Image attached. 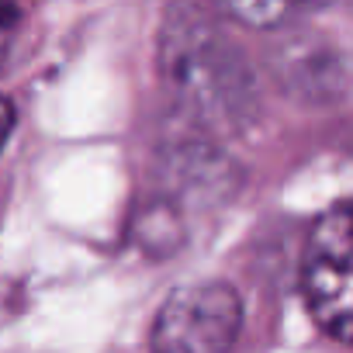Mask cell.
Masks as SVG:
<instances>
[{"instance_id":"8992f818","label":"cell","mask_w":353,"mask_h":353,"mask_svg":"<svg viewBox=\"0 0 353 353\" xmlns=\"http://www.w3.org/2000/svg\"><path fill=\"white\" fill-rule=\"evenodd\" d=\"M11 128H14V108H11V101H8V97H0V149H4V142H8Z\"/></svg>"},{"instance_id":"277c9868","label":"cell","mask_w":353,"mask_h":353,"mask_svg":"<svg viewBox=\"0 0 353 353\" xmlns=\"http://www.w3.org/2000/svg\"><path fill=\"white\" fill-rule=\"evenodd\" d=\"M277 80L294 97L329 101L343 87V66L329 42L319 39H288L277 49Z\"/></svg>"},{"instance_id":"5b68a950","label":"cell","mask_w":353,"mask_h":353,"mask_svg":"<svg viewBox=\"0 0 353 353\" xmlns=\"http://www.w3.org/2000/svg\"><path fill=\"white\" fill-rule=\"evenodd\" d=\"M332 0H219V8L250 25V28H281V25H291L319 8H329Z\"/></svg>"},{"instance_id":"52a82bcc","label":"cell","mask_w":353,"mask_h":353,"mask_svg":"<svg viewBox=\"0 0 353 353\" xmlns=\"http://www.w3.org/2000/svg\"><path fill=\"white\" fill-rule=\"evenodd\" d=\"M18 21V0H0V32Z\"/></svg>"},{"instance_id":"3957f363","label":"cell","mask_w":353,"mask_h":353,"mask_svg":"<svg viewBox=\"0 0 353 353\" xmlns=\"http://www.w3.org/2000/svg\"><path fill=\"white\" fill-rule=\"evenodd\" d=\"M350 250H353V219L350 205L339 201L332 212H325L315 222L301 256V294L308 301L315 325L336 343L350 339V298H353Z\"/></svg>"},{"instance_id":"6da1fadb","label":"cell","mask_w":353,"mask_h":353,"mask_svg":"<svg viewBox=\"0 0 353 353\" xmlns=\"http://www.w3.org/2000/svg\"><path fill=\"white\" fill-rule=\"evenodd\" d=\"M159 80L194 128L239 135L260 114V87L232 35L198 4H173L159 28Z\"/></svg>"},{"instance_id":"7a4b0ae2","label":"cell","mask_w":353,"mask_h":353,"mask_svg":"<svg viewBox=\"0 0 353 353\" xmlns=\"http://www.w3.org/2000/svg\"><path fill=\"white\" fill-rule=\"evenodd\" d=\"M243 329V301L225 281L176 288L156 312L152 353H229Z\"/></svg>"}]
</instances>
